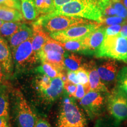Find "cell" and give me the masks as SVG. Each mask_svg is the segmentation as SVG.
Returning <instances> with one entry per match:
<instances>
[{
  "mask_svg": "<svg viewBox=\"0 0 127 127\" xmlns=\"http://www.w3.org/2000/svg\"><path fill=\"white\" fill-rule=\"evenodd\" d=\"M109 93L90 91L80 100V104L91 119L102 114L107 104Z\"/></svg>",
  "mask_w": 127,
  "mask_h": 127,
  "instance_id": "5b68a950",
  "label": "cell"
},
{
  "mask_svg": "<svg viewBox=\"0 0 127 127\" xmlns=\"http://www.w3.org/2000/svg\"><path fill=\"white\" fill-rule=\"evenodd\" d=\"M22 24L19 22H4L0 28V35L9 39L18 31Z\"/></svg>",
  "mask_w": 127,
  "mask_h": 127,
  "instance_id": "d4e9b609",
  "label": "cell"
},
{
  "mask_svg": "<svg viewBox=\"0 0 127 127\" xmlns=\"http://www.w3.org/2000/svg\"><path fill=\"white\" fill-rule=\"evenodd\" d=\"M88 71L89 84L91 91L109 93L105 84L101 81L98 70L94 64H89L85 66Z\"/></svg>",
  "mask_w": 127,
  "mask_h": 127,
  "instance_id": "4fadbf2b",
  "label": "cell"
},
{
  "mask_svg": "<svg viewBox=\"0 0 127 127\" xmlns=\"http://www.w3.org/2000/svg\"><path fill=\"white\" fill-rule=\"evenodd\" d=\"M105 29L104 27L98 28L83 39L84 44L86 48V54H95L104 40Z\"/></svg>",
  "mask_w": 127,
  "mask_h": 127,
  "instance_id": "30bf717a",
  "label": "cell"
},
{
  "mask_svg": "<svg viewBox=\"0 0 127 127\" xmlns=\"http://www.w3.org/2000/svg\"><path fill=\"white\" fill-rule=\"evenodd\" d=\"M57 127H87V119L84 111L72 97L65 96L62 103L57 121Z\"/></svg>",
  "mask_w": 127,
  "mask_h": 127,
  "instance_id": "7a4b0ae2",
  "label": "cell"
},
{
  "mask_svg": "<svg viewBox=\"0 0 127 127\" xmlns=\"http://www.w3.org/2000/svg\"><path fill=\"white\" fill-rule=\"evenodd\" d=\"M34 127H52V126L46 120L43 119H39L37 120Z\"/></svg>",
  "mask_w": 127,
  "mask_h": 127,
  "instance_id": "74e56055",
  "label": "cell"
},
{
  "mask_svg": "<svg viewBox=\"0 0 127 127\" xmlns=\"http://www.w3.org/2000/svg\"><path fill=\"white\" fill-rule=\"evenodd\" d=\"M91 90H90V85H84L81 84H78L74 98L81 100Z\"/></svg>",
  "mask_w": 127,
  "mask_h": 127,
  "instance_id": "1f68e13d",
  "label": "cell"
},
{
  "mask_svg": "<svg viewBox=\"0 0 127 127\" xmlns=\"http://www.w3.org/2000/svg\"><path fill=\"white\" fill-rule=\"evenodd\" d=\"M9 104L7 89L4 87H0V117L9 118Z\"/></svg>",
  "mask_w": 127,
  "mask_h": 127,
  "instance_id": "7402d4cb",
  "label": "cell"
},
{
  "mask_svg": "<svg viewBox=\"0 0 127 127\" xmlns=\"http://www.w3.org/2000/svg\"><path fill=\"white\" fill-rule=\"evenodd\" d=\"M121 2H122V4H123L125 6V7L127 9V0H121Z\"/></svg>",
  "mask_w": 127,
  "mask_h": 127,
  "instance_id": "7bdbcfd3",
  "label": "cell"
},
{
  "mask_svg": "<svg viewBox=\"0 0 127 127\" xmlns=\"http://www.w3.org/2000/svg\"><path fill=\"white\" fill-rule=\"evenodd\" d=\"M111 3H114V2H121V0H111Z\"/></svg>",
  "mask_w": 127,
  "mask_h": 127,
  "instance_id": "ee69618b",
  "label": "cell"
},
{
  "mask_svg": "<svg viewBox=\"0 0 127 127\" xmlns=\"http://www.w3.org/2000/svg\"><path fill=\"white\" fill-rule=\"evenodd\" d=\"M72 1H73V0H54L56 8L61 7L63 5L67 4V3L71 2Z\"/></svg>",
  "mask_w": 127,
  "mask_h": 127,
  "instance_id": "ab89813d",
  "label": "cell"
},
{
  "mask_svg": "<svg viewBox=\"0 0 127 127\" xmlns=\"http://www.w3.org/2000/svg\"><path fill=\"white\" fill-rule=\"evenodd\" d=\"M101 81L105 84L115 81L118 74V65L114 61L104 62L97 69Z\"/></svg>",
  "mask_w": 127,
  "mask_h": 127,
  "instance_id": "7c38bea8",
  "label": "cell"
},
{
  "mask_svg": "<svg viewBox=\"0 0 127 127\" xmlns=\"http://www.w3.org/2000/svg\"><path fill=\"white\" fill-rule=\"evenodd\" d=\"M14 109L19 127H35L37 122L36 116L20 92L16 93Z\"/></svg>",
  "mask_w": 127,
  "mask_h": 127,
  "instance_id": "52a82bcc",
  "label": "cell"
},
{
  "mask_svg": "<svg viewBox=\"0 0 127 127\" xmlns=\"http://www.w3.org/2000/svg\"><path fill=\"white\" fill-rule=\"evenodd\" d=\"M6 74H7V73H6L4 68H3V66L1 65V64H0V84H1L4 79L5 77Z\"/></svg>",
  "mask_w": 127,
  "mask_h": 127,
  "instance_id": "b9f144b4",
  "label": "cell"
},
{
  "mask_svg": "<svg viewBox=\"0 0 127 127\" xmlns=\"http://www.w3.org/2000/svg\"><path fill=\"white\" fill-rule=\"evenodd\" d=\"M50 36L39 25L33 24V34L32 36V45L33 50L37 55Z\"/></svg>",
  "mask_w": 127,
  "mask_h": 127,
  "instance_id": "5bb4252c",
  "label": "cell"
},
{
  "mask_svg": "<svg viewBox=\"0 0 127 127\" xmlns=\"http://www.w3.org/2000/svg\"><path fill=\"white\" fill-rule=\"evenodd\" d=\"M107 107L112 118L118 123L127 119V96L117 88L108 95Z\"/></svg>",
  "mask_w": 127,
  "mask_h": 127,
  "instance_id": "8992f818",
  "label": "cell"
},
{
  "mask_svg": "<svg viewBox=\"0 0 127 127\" xmlns=\"http://www.w3.org/2000/svg\"><path fill=\"white\" fill-rule=\"evenodd\" d=\"M0 64L3 66L7 74L11 72L12 69V56L8 44L0 36Z\"/></svg>",
  "mask_w": 127,
  "mask_h": 127,
  "instance_id": "e0dca14e",
  "label": "cell"
},
{
  "mask_svg": "<svg viewBox=\"0 0 127 127\" xmlns=\"http://www.w3.org/2000/svg\"><path fill=\"white\" fill-rule=\"evenodd\" d=\"M14 60L16 66L21 69L32 66L39 60L33 50L32 37L14 50Z\"/></svg>",
  "mask_w": 127,
  "mask_h": 127,
  "instance_id": "9c48e42d",
  "label": "cell"
},
{
  "mask_svg": "<svg viewBox=\"0 0 127 127\" xmlns=\"http://www.w3.org/2000/svg\"><path fill=\"white\" fill-rule=\"evenodd\" d=\"M22 12L16 9L0 5V20L4 22H19L23 20Z\"/></svg>",
  "mask_w": 127,
  "mask_h": 127,
  "instance_id": "ac0fdd59",
  "label": "cell"
},
{
  "mask_svg": "<svg viewBox=\"0 0 127 127\" xmlns=\"http://www.w3.org/2000/svg\"><path fill=\"white\" fill-rule=\"evenodd\" d=\"M38 13L49 14L55 11L56 7L54 0H34Z\"/></svg>",
  "mask_w": 127,
  "mask_h": 127,
  "instance_id": "cb8c5ba5",
  "label": "cell"
},
{
  "mask_svg": "<svg viewBox=\"0 0 127 127\" xmlns=\"http://www.w3.org/2000/svg\"><path fill=\"white\" fill-rule=\"evenodd\" d=\"M21 12L23 17L27 20H34L39 13L37 11L34 0H20Z\"/></svg>",
  "mask_w": 127,
  "mask_h": 127,
  "instance_id": "ffe728a7",
  "label": "cell"
},
{
  "mask_svg": "<svg viewBox=\"0 0 127 127\" xmlns=\"http://www.w3.org/2000/svg\"><path fill=\"white\" fill-rule=\"evenodd\" d=\"M120 35H121L123 37L127 38V24H124L122 26L121 30L119 33Z\"/></svg>",
  "mask_w": 127,
  "mask_h": 127,
  "instance_id": "60d3db41",
  "label": "cell"
},
{
  "mask_svg": "<svg viewBox=\"0 0 127 127\" xmlns=\"http://www.w3.org/2000/svg\"><path fill=\"white\" fill-rule=\"evenodd\" d=\"M57 51L60 53L65 55V50L62 47V46L60 45L59 42L55 39H52L50 36V38L48 39L47 42H45L42 49L39 52L40 53H45V52L48 51Z\"/></svg>",
  "mask_w": 127,
  "mask_h": 127,
  "instance_id": "484cf974",
  "label": "cell"
},
{
  "mask_svg": "<svg viewBox=\"0 0 127 127\" xmlns=\"http://www.w3.org/2000/svg\"><path fill=\"white\" fill-rule=\"evenodd\" d=\"M111 5L116 11L117 16L124 19L127 18V9L121 2L111 3Z\"/></svg>",
  "mask_w": 127,
  "mask_h": 127,
  "instance_id": "4dcf8cb0",
  "label": "cell"
},
{
  "mask_svg": "<svg viewBox=\"0 0 127 127\" xmlns=\"http://www.w3.org/2000/svg\"><path fill=\"white\" fill-rule=\"evenodd\" d=\"M0 127H9L8 118L5 117H0Z\"/></svg>",
  "mask_w": 127,
  "mask_h": 127,
  "instance_id": "f35d334b",
  "label": "cell"
},
{
  "mask_svg": "<svg viewBox=\"0 0 127 127\" xmlns=\"http://www.w3.org/2000/svg\"><path fill=\"white\" fill-rule=\"evenodd\" d=\"M64 81L63 78L52 79L51 83L48 88L39 91L41 97L48 102H52L61 96L63 93Z\"/></svg>",
  "mask_w": 127,
  "mask_h": 127,
  "instance_id": "8fae6325",
  "label": "cell"
},
{
  "mask_svg": "<svg viewBox=\"0 0 127 127\" xmlns=\"http://www.w3.org/2000/svg\"><path fill=\"white\" fill-rule=\"evenodd\" d=\"M92 24V21L77 17L65 15L41 17L34 24L39 25L48 32L52 33L63 31L72 27Z\"/></svg>",
  "mask_w": 127,
  "mask_h": 127,
  "instance_id": "277c9868",
  "label": "cell"
},
{
  "mask_svg": "<svg viewBox=\"0 0 127 127\" xmlns=\"http://www.w3.org/2000/svg\"><path fill=\"white\" fill-rule=\"evenodd\" d=\"M111 4V0H73L47 15L72 16L102 23L106 9Z\"/></svg>",
  "mask_w": 127,
  "mask_h": 127,
  "instance_id": "6da1fadb",
  "label": "cell"
},
{
  "mask_svg": "<svg viewBox=\"0 0 127 127\" xmlns=\"http://www.w3.org/2000/svg\"><path fill=\"white\" fill-rule=\"evenodd\" d=\"M32 34L33 30L27 25L23 24L18 31L9 38L11 47L14 50L20 44L31 38L32 36Z\"/></svg>",
  "mask_w": 127,
  "mask_h": 127,
  "instance_id": "9a60e30c",
  "label": "cell"
},
{
  "mask_svg": "<svg viewBox=\"0 0 127 127\" xmlns=\"http://www.w3.org/2000/svg\"><path fill=\"white\" fill-rule=\"evenodd\" d=\"M82 58L74 53L65 56L64 66L68 71H76L81 67Z\"/></svg>",
  "mask_w": 127,
  "mask_h": 127,
  "instance_id": "603a6c76",
  "label": "cell"
},
{
  "mask_svg": "<svg viewBox=\"0 0 127 127\" xmlns=\"http://www.w3.org/2000/svg\"><path fill=\"white\" fill-rule=\"evenodd\" d=\"M95 127H121L120 123L112 118L105 117L98 120L95 124Z\"/></svg>",
  "mask_w": 127,
  "mask_h": 127,
  "instance_id": "f1b7e54d",
  "label": "cell"
},
{
  "mask_svg": "<svg viewBox=\"0 0 127 127\" xmlns=\"http://www.w3.org/2000/svg\"><path fill=\"white\" fill-rule=\"evenodd\" d=\"M65 55L57 51H48L38 55V60L41 63L46 62L53 65L63 71L65 69L64 58Z\"/></svg>",
  "mask_w": 127,
  "mask_h": 127,
  "instance_id": "2e32d148",
  "label": "cell"
},
{
  "mask_svg": "<svg viewBox=\"0 0 127 127\" xmlns=\"http://www.w3.org/2000/svg\"><path fill=\"white\" fill-rule=\"evenodd\" d=\"M83 39H73L65 42H58L65 50L70 52H80L86 54V48L84 44Z\"/></svg>",
  "mask_w": 127,
  "mask_h": 127,
  "instance_id": "44dd1931",
  "label": "cell"
},
{
  "mask_svg": "<svg viewBox=\"0 0 127 127\" xmlns=\"http://www.w3.org/2000/svg\"><path fill=\"white\" fill-rule=\"evenodd\" d=\"M77 85L73 84L69 81L66 80L64 81V88L66 91V93L69 96L74 98L76 91H77Z\"/></svg>",
  "mask_w": 127,
  "mask_h": 127,
  "instance_id": "e575fe53",
  "label": "cell"
},
{
  "mask_svg": "<svg viewBox=\"0 0 127 127\" xmlns=\"http://www.w3.org/2000/svg\"><path fill=\"white\" fill-rule=\"evenodd\" d=\"M51 81L52 79L47 75L42 74V75L39 76L35 81V84L37 90L39 91L41 90L48 88L50 85Z\"/></svg>",
  "mask_w": 127,
  "mask_h": 127,
  "instance_id": "83f0119b",
  "label": "cell"
},
{
  "mask_svg": "<svg viewBox=\"0 0 127 127\" xmlns=\"http://www.w3.org/2000/svg\"><path fill=\"white\" fill-rule=\"evenodd\" d=\"M4 21H1V20H0V28H1V26H2L3 24H4Z\"/></svg>",
  "mask_w": 127,
  "mask_h": 127,
  "instance_id": "f6af8a7d",
  "label": "cell"
},
{
  "mask_svg": "<svg viewBox=\"0 0 127 127\" xmlns=\"http://www.w3.org/2000/svg\"><path fill=\"white\" fill-rule=\"evenodd\" d=\"M95 55L97 58H108L127 63V38L119 34L105 36Z\"/></svg>",
  "mask_w": 127,
  "mask_h": 127,
  "instance_id": "3957f363",
  "label": "cell"
},
{
  "mask_svg": "<svg viewBox=\"0 0 127 127\" xmlns=\"http://www.w3.org/2000/svg\"><path fill=\"white\" fill-rule=\"evenodd\" d=\"M0 5L5 6L21 11L20 0H0Z\"/></svg>",
  "mask_w": 127,
  "mask_h": 127,
  "instance_id": "d6a6232c",
  "label": "cell"
},
{
  "mask_svg": "<svg viewBox=\"0 0 127 127\" xmlns=\"http://www.w3.org/2000/svg\"><path fill=\"white\" fill-rule=\"evenodd\" d=\"M36 71L42 74L47 75L51 79L61 77L63 78L64 81L67 80L62 72L63 71L53 65L46 62L42 63V65L36 68Z\"/></svg>",
  "mask_w": 127,
  "mask_h": 127,
  "instance_id": "d6986e66",
  "label": "cell"
},
{
  "mask_svg": "<svg viewBox=\"0 0 127 127\" xmlns=\"http://www.w3.org/2000/svg\"><path fill=\"white\" fill-rule=\"evenodd\" d=\"M66 77H67V80L72 82L73 84H75V85H78L79 84L76 71H68Z\"/></svg>",
  "mask_w": 127,
  "mask_h": 127,
  "instance_id": "8d00e7d4",
  "label": "cell"
},
{
  "mask_svg": "<svg viewBox=\"0 0 127 127\" xmlns=\"http://www.w3.org/2000/svg\"><path fill=\"white\" fill-rule=\"evenodd\" d=\"M99 27V25L96 24L77 25L63 31L50 33V36L52 39L59 42L83 39Z\"/></svg>",
  "mask_w": 127,
  "mask_h": 127,
  "instance_id": "ba28073f",
  "label": "cell"
},
{
  "mask_svg": "<svg viewBox=\"0 0 127 127\" xmlns=\"http://www.w3.org/2000/svg\"><path fill=\"white\" fill-rule=\"evenodd\" d=\"M76 73L79 84L84 85H90L88 71L85 66H81L77 71H76Z\"/></svg>",
  "mask_w": 127,
  "mask_h": 127,
  "instance_id": "f546056e",
  "label": "cell"
},
{
  "mask_svg": "<svg viewBox=\"0 0 127 127\" xmlns=\"http://www.w3.org/2000/svg\"><path fill=\"white\" fill-rule=\"evenodd\" d=\"M116 88L127 96V67L125 66L118 72Z\"/></svg>",
  "mask_w": 127,
  "mask_h": 127,
  "instance_id": "4316f807",
  "label": "cell"
},
{
  "mask_svg": "<svg viewBox=\"0 0 127 127\" xmlns=\"http://www.w3.org/2000/svg\"><path fill=\"white\" fill-rule=\"evenodd\" d=\"M121 28L122 25L121 24L108 26L105 29V36H113L118 35L120 33Z\"/></svg>",
  "mask_w": 127,
  "mask_h": 127,
  "instance_id": "d590c367",
  "label": "cell"
},
{
  "mask_svg": "<svg viewBox=\"0 0 127 127\" xmlns=\"http://www.w3.org/2000/svg\"><path fill=\"white\" fill-rule=\"evenodd\" d=\"M124 20L121 17H118V16H112V17H109L107 18H104L102 23H104L107 25L111 26L113 25H118L121 24H124Z\"/></svg>",
  "mask_w": 127,
  "mask_h": 127,
  "instance_id": "836d02e7",
  "label": "cell"
}]
</instances>
